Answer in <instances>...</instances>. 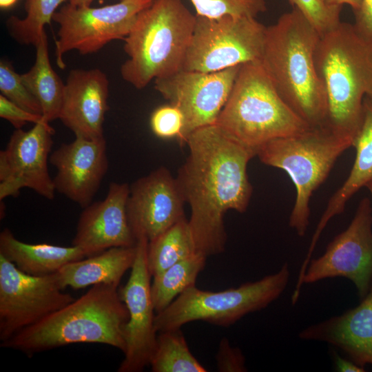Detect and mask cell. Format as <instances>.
<instances>
[{
    "label": "cell",
    "instance_id": "9a60e30c",
    "mask_svg": "<svg viewBox=\"0 0 372 372\" xmlns=\"http://www.w3.org/2000/svg\"><path fill=\"white\" fill-rule=\"evenodd\" d=\"M148 243L144 236L136 239V258L130 276L125 285L119 289L129 319L124 327L125 351L118 372L143 371L149 365L156 345V311L147 260Z\"/></svg>",
    "mask_w": 372,
    "mask_h": 372
},
{
    "label": "cell",
    "instance_id": "603a6c76",
    "mask_svg": "<svg viewBox=\"0 0 372 372\" xmlns=\"http://www.w3.org/2000/svg\"><path fill=\"white\" fill-rule=\"evenodd\" d=\"M0 255L23 272L34 276L54 273L68 263L86 257L83 251L74 245L63 247L22 242L8 228L0 233Z\"/></svg>",
    "mask_w": 372,
    "mask_h": 372
},
{
    "label": "cell",
    "instance_id": "ffe728a7",
    "mask_svg": "<svg viewBox=\"0 0 372 372\" xmlns=\"http://www.w3.org/2000/svg\"><path fill=\"white\" fill-rule=\"evenodd\" d=\"M362 299L355 307L307 327L298 338L325 342L361 367L372 365V284Z\"/></svg>",
    "mask_w": 372,
    "mask_h": 372
},
{
    "label": "cell",
    "instance_id": "484cf974",
    "mask_svg": "<svg viewBox=\"0 0 372 372\" xmlns=\"http://www.w3.org/2000/svg\"><path fill=\"white\" fill-rule=\"evenodd\" d=\"M207 257L195 254L153 276L151 294L156 313L167 308L180 293L195 285Z\"/></svg>",
    "mask_w": 372,
    "mask_h": 372
},
{
    "label": "cell",
    "instance_id": "30bf717a",
    "mask_svg": "<svg viewBox=\"0 0 372 372\" xmlns=\"http://www.w3.org/2000/svg\"><path fill=\"white\" fill-rule=\"evenodd\" d=\"M153 0H121L101 7H76L66 3L53 14L59 25L56 45V64L65 67L64 54L77 50L81 54L98 52L112 41L124 39L138 14Z\"/></svg>",
    "mask_w": 372,
    "mask_h": 372
},
{
    "label": "cell",
    "instance_id": "5b68a950",
    "mask_svg": "<svg viewBox=\"0 0 372 372\" xmlns=\"http://www.w3.org/2000/svg\"><path fill=\"white\" fill-rule=\"evenodd\" d=\"M196 16L181 0H153L123 39V79L137 89L183 70Z\"/></svg>",
    "mask_w": 372,
    "mask_h": 372
},
{
    "label": "cell",
    "instance_id": "ab89813d",
    "mask_svg": "<svg viewBox=\"0 0 372 372\" xmlns=\"http://www.w3.org/2000/svg\"><path fill=\"white\" fill-rule=\"evenodd\" d=\"M365 100L367 101L371 108L372 109V94L365 97Z\"/></svg>",
    "mask_w": 372,
    "mask_h": 372
},
{
    "label": "cell",
    "instance_id": "277c9868",
    "mask_svg": "<svg viewBox=\"0 0 372 372\" xmlns=\"http://www.w3.org/2000/svg\"><path fill=\"white\" fill-rule=\"evenodd\" d=\"M129 319L118 285H93L85 293L1 342L28 355L76 343H99L125 351Z\"/></svg>",
    "mask_w": 372,
    "mask_h": 372
},
{
    "label": "cell",
    "instance_id": "d6986e66",
    "mask_svg": "<svg viewBox=\"0 0 372 372\" xmlns=\"http://www.w3.org/2000/svg\"><path fill=\"white\" fill-rule=\"evenodd\" d=\"M108 95L109 81L102 70L73 69L65 83L59 119L75 136L105 138Z\"/></svg>",
    "mask_w": 372,
    "mask_h": 372
},
{
    "label": "cell",
    "instance_id": "2e32d148",
    "mask_svg": "<svg viewBox=\"0 0 372 372\" xmlns=\"http://www.w3.org/2000/svg\"><path fill=\"white\" fill-rule=\"evenodd\" d=\"M183 194L176 178L160 167L130 186L127 212L132 232L137 239L149 241L185 218Z\"/></svg>",
    "mask_w": 372,
    "mask_h": 372
},
{
    "label": "cell",
    "instance_id": "60d3db41",
    "mask_svg": "<svg viewBox=\"0 0 372 372\" xmlns=\"http://www.w3.org/2000/svg\"><path fill=\"white\" fill-rule=\"evenodd\" d=\"M366 187H367V189L369 190L371 194V196H372V180L371 181H369L366 185Z\"/></svg>",
    "mask_w": 372,
    "mask_h": 372
},
{
    "label": "cell",
    "instance_id": "5bb4252c",
    "mask_svg": "<svg viewBox=\"0 0 372 372\" xmlns=\"http://www.w3.org/2000/svg\"><path fill=\"white\" fill-rule=\"evenodd\" d=\"M54 133L46 121L25 131L15 129L6 148L0 152V200L17 197L23 188L31 189L53 200L55 187L48 169Z\"/></svg>",
    "mask_w": 372,
    "mask_h": 372
},
{
    "label": "cell",
    "instance_id": "7c38bea8",
    "mask_svg": "<svg viewBox=\"0 0 372 372\" xmlns=\"http://www.w3.org/2000/svg\"><path fill=\"white\" fill-rule=\"evenodd\" d=\"M343 277L355 285L363 298L372 284V207L362 198L346 229L327 245L324 252L311 258L302 283L312 284L324 279Z\"/></svg>",
    "mask_w": 372,
    "mask_h": 372
},
{
    "label": "cell",
    "instance_id": "9c48e42d",
    "mask_svg": "<svg viewBox=\"0 0 372 372\" xmlns=\"http://www.w3.org/2000/svg\"><path fill=\"white\" fill-rule=\"evenodd\" d=\"M196 16L183 70L215 72L260 61L267 27L256 18Z\"/></svg>",
    "mask_w": 372,
    "mask_h": 372
},
{
    "label": "cell",
    "instance_id": "7a4b0ae2",
    "mask_svg": "<svg viewBox=\"0 0 372 372\" xmlns=\"http://www.w3.org/2000/svg\"><path fill=\"white\" fill-rule=\"evenodd\" d=\"M316 66L327 102L322 127L353 142L364 121V99L372 94V38L340 22L320 36Z\"/></svg>",
    "mask_w": 372,
    "mask_h": 372
},
{
    "label": "cell",
    "instance_id": "d4e9b609",
    "mask_svg": "<svg viewBox=\"0 0 372 372\" xmlns=\"http://www.w3.org/2000/svg\"><path fill=\"white\" fill-rule=\"evenodd\" d=\"M196 254L186 218L149 241L147 266L152 277Z\"/></svg>",
    "mask_w": 372,
    "mask_h": 372
},
{
    "label": "cell",
    "instance_id": "f1b7e54d",
    "mask_svg": "<svg viewBox=\"0 0 372 372\" xmlns=\"http://www.w3.org/2000/svg\"><path fill=\"white\" fill-rule=\"evenodd\" d=\"M196 15L217 19L224 16L254 17L267 9L265 0H190Z\"/></svg>",
    "mask_w": 372,
    "mask_h": 372
},
{
    "label": "cell",
    "instance_id": "cb8c5ba5",
    "mask_svg": "<svg viewBox=\"0 0 372 372\" xmlns=\"http://www.w3.org/2000/svg\"><path fill=\"white\" fill-rule=\"evenodd\" d=\"M35 48L34 65L21 76L38 100L43 118L50 123L59 118L65 84L51 66L48 37L45 31Z\"/></svg>",
    "mask_w": 372,
    "mask_h": 372
},
{
    "label": "cell",
    "instance_id": "d6a6232c",
    "mask_svg": "<svg viewBox=\"0 0 372 372\" xmlns=\"http://www.w3.org/2000/svg\"><path fill=\"white\" fill-rule=\"evenodd\" d=\"M217 366L219 371L244 372L247 371L245 358L241 350L231 346L226 338L220 342L216 355Z\"/></svg>",
    "mask_w": 372,
    "mask_h": 372
},
{
    "label": "cell",
    "instance_id": "ba28073f",
    "mask_svg": "<svg viewBox=\"0 0 372 372\" xmlns=\"http://www.w3.org/2000/svg\"><path fill=\"white\" fill-rule=\"evenodd\" d=\"M290 278L289 265L262 278L220 291L201 290L192 286L167 308L156 313L157 333L180 328L193 321L230 326L245 316L265 309L286 289Z\"/></svg>",
    "mask_w": 372,
    "mask_h": 372
},
{
    "label": "cell",
    "instance_id": "d590c367",
    "mask_svg": "<svg viewBox=\"0 0 372 372\" xmlns=\"http://www.w3.org/2000/svg\"><path fill=\"white\" fill-rule=\"evenodd\" d=\"M335 369L340 372H364V368L360 366L349 359L340 357L336 353H333Z\"/></svg>",
    "mask_w": 372,
    "mask_h": 372
},
{
    "label": "cell",
    "instance_id": "6da1fadb",
    "mask_svg": "<svg viewBox=\"0 0 372 372\" xmlns=\"http://www.w3.org/2000/svg\"><path fill=\"white\" fill-rule=\"evenodd\" d=\"M189 154L176 177L185 203L196 251L207 258L224 251V216L230 209L245 212L252 186L247 175L256 152L228 136L216 124L192 132Z\"/></svg>",
    "mask_w": 372,
    "mask_h": 372
},
{
    "label": "cell",
    "instance_id": "4fadbf2b",
    "mask_svg": "<svg viewBox=\"0 0 372 372\" xmlns=\"http://www.w3.org/2000/svg\"><path fill=\"white\" fill-rule=\"evenodd\" d=\"M242 65L215 72L180 70L154 80V87L184 116L178 141L185 144L198 129L214 125L224 107Z\"/></svg>",
    "mask_w": 372,
    "mask_h": 372
},
{
    "label": "cell",
    "instance_id": "e0dca14e",
    "mask_svg": "<svg viewBox=\"0 0 372 372\" xmlns=\"http://www.w3.org/2000/svg\"><path fill=\"white\" fill-rule=\"evenodd\" d=\"M49 161L56 171V192L84 208L92 203L108 170L105 138L75 136L54 150Z\"/></svg>",
    "mask_w": 372,
    "mask_h": 372
},
{
    "label": "cell",
    "instance_id": "b9f144b4",
    "mask_svg": "<svg viewBox=\"0 0 372 372\" xmlns=\"http://www.w3.org/2000/svg\"><path fill=\"white\" fill-rule=\"evenodd\" d=\"M119 1H121V0H119Z\"/></svg>",
    "mask_w": 372,
    "mask_h": 372
},
{
    "label": "cell",
    "instance_id": "836d02e7",
    "mask_svg": "<svg viewBox=\"0 0 372 372\" xmlns=\"http://www.w3.org/2000/svg\"><path fill=\"white\" fill-rule=\"evenodd\" d=\"M0 116L9 121L15 129H21L28 123L35 124L45 120L41 114L23 109L2 94H0Z\"/></svg>",
    "mask_w": 372,
    "mask_h": 372
},
{
    "label": "cell",
    "instance_id": "8fae6325",
    "mask_svg": "<svg viewBox=\"0 0 372 372\" xmlns=\"http://www.w3.org/2000/svg\"><path fill=\"white\" fill-rule=\"evenodd\" d=\"M62 290L55 273L31 276L0 255L1 342L75 300Z\"/></svg>",
    "mask_w": 372,
    "mask_h": 372
},
{
    "label": "cell",
    "instance_id": "7402d4cb",
    "mask_svg": "<svg viewBox=\"0 0 372 372\" xmlns=\"http://www.w3.org/2000/svg\"><path fill=\"white\" fill-rule=\"evenodd\" d=\"M136 245L117 247L68 263L55 273L59 287L79 289L99 284L119 285L136 258Z\"/></svg>",
    "mask_w": 372,
    "mask_h": 372
},
{
    "label": "cell",
    "instance_id": "44dd1931",
    "mask_svg": "<svg viewBox=\"0 0 372 372\" xmlns=\"http://www.w3.org/2000/svg\"><path fill=\"white\" fill-rule=\"evenodd\" d=\"M353 146L356 154L351 172L343 185L331 196L316 228L301 269L305 270L320 235L329 221L342 214L349 200L372 180V109L364 100V117L362 128Z\"/></svg>",
    "mask_w": 372,
    "mask_h": 372
},
{
    "label": "cell",
    "instance_id": "52a82bcc",
    "mask_svg": "<svg viewBox=\"0 0 372 372\" xmlns=\"http://www.w3.org/2000/svg\"><path fill=\"white\" fill-rule=\"evenodd\" d=\"M353 142L323 127L310 128L293 136L271 140L256 151L260 161L284 170L293 181L296 196L289 225L303 237L309 225V203L338 158Z\"/></svg>",
    "mask_w": 372,
    "mask_h": 372
},
{
    "label": "cell",
    "instance_id": "f35d334b",
    "mask_svg": "<svg viewBox=\"0 0 372 372\" xmlns=\"http://www.w3.org/2000/svg\"><path fill=\"white\" fill-rule=\"evenodd\" d=\"M17 0H0V8L1 9H8L13 6Z\"/></svg>",
    "mask_w": 372,
    "mask_h": 372
},
{
    "label": "cell",
    "instance_id": "ac0fdd59",
    "mask_svg": "<svg viewBox=\"0 0 372 372\" xmlns=\"http://www.w3.org/2000/svg\"><path fill=\"white\" fill-rule=\"evenodd\" d=\"M130 186L112 182L104 199L83 208L72 245L89 257L117 247H133L136 239L131 229L127 203Z\"/></svg>",
    "mask_w": 372,
    "mask_h": 372
},
{
    "label": "cell",
    "instance_id": "74e56055",
    "mask_svg": "<svg viewBox=\"0 0 372 372\" xmlns=\"http://www.w3.org/2000/svg\"><path fill=\"white\" fill-rule=\"evenodd\" d=\"M94 0H68V3L76 7L91 6Z\"/></svg>",
    "mask_w": 372,
    "mask_h": 372
},
{
    "label": "cell",
    "instance_id": "8992f818",
    "mask_svg": "<svg viewBox=\"0 0 372 372\" xmlns=\"http://www.w3.org/2000/svg\"><path fill=\"white\" fill-rule=\"evenodd\" d=\"M215 124L256 153L271 140L311 128L280 97L260 61L241 65Z\"/></svg>",
    "mask_w": 372,
    "mask_h": 372
},
{
    "label": "cell",
    "instance_id": "4316f807",
    "mask_svg": "<svg viewBox=\"0 0 372 372\" xmlns=\"http://www.w3.org/2000/svg\"><path fill=\"white\" fill-rule=\"evenodd\" d=\"M149 365L153 372H205L190 351L180 328L158 332Z\"/></svg>",
    "mask_w": 372,
    "mask_h": 372
},
{
    "label": "cell",
    "instance_id": "1f68e13d",
    "mask_svg": "<svg viewBox=\"0 0 372 372\" xmlns=\"http://www.w3.org/2000/svg\"><path fill=\"white\" fill-rule=\"evenodd\" d=\"M153 133L161 138H180L184 127V116L176 105L170 104L157 107L150 117Z\"/></svg>",
    "mask_w": 372,
    "mask_h": 372
},
{
    "label": "cell",
    "instance_id": "f546056e",
    "mask_svg": "<svg viewBox=\"0 0 372 372\" xmlns=\"http://www.w3.org/2000/svg\"><path fill=\"white\" fill-rule=\"evenodd\" d=\"M1 94L23 109L42 115L41 107L10 62L0 61Z\"/></svg>",
    "mask_w": 372,
    "mask_h": 372
},
{
    "label": "cell",
    "instance_id": "8d00e7d4",
    "mask_svg": "<svg viewBox=\"0 0 372 372\" xmlns=\"http://www.w3.org/2000/svg\"><path fill=\"white\" fill-rule=\"evenodd\" d=\"M325 4L330 6L342 7L344 4L350 6L353 12L360 9L362 0H322Z\"/></svg>",
    "mask_w": 372,
    "mask_h": 372
},
{
    "label": "cell",
    "instance_id": "4dcf8cb0",
    "mask_svg": "<svg viewBox=\"0 0 372 372\" xmlns=\"http://www.w3.org/2000/svg\"><path fill=\"white\" fill-rule=\"evenodd\" d=\"M299 10L322 36L336 27L341 21L342 7L330 6L322 0H288Z\"/></svg>",
    "mask_w": 372,
    "mask_h": 372
},
{
    "label": "cell",
    "instance_id": "e575fe53",
    "mask_svg": "<svg viewBox=\"0 0 372 372\" xmlns=\"http://www.w3.org/2000/svg\"><path fill=\"white\" fill-rule=\"evenodd\" d=\"M358 28L372 38V0H362L361 7L354 12Z\"/></svg>",
    "mask_w": 372,
    "mask_h": 372
},
{
    "label": "cell",
    "instance_id": "83f0119b",
    "mask_svg": "<svg viewBox=\"0 0 372 372\" xmlns=\"http://www.w3.org/2000/svg\"><path fill=\"white\" fill-rule=\"evenodd\" d=\"M68 0H25L24 18L10 17L6 27L10 36L19 43L36 45L45 31V25L50 24L59 7Z\"/></svg>",
    "mask_w": 372,
    "mask_h": 372
},
{
    "label": "cell",
    "instance_id": "3957f363",
    "mask_svg": "<svg viewBox=\"0 0 372 372\" xmlns=\"http://www.w3.org/2000/svg\"><path fill=\"white\" fill-rule=\"evenodd\" d=\"M320 36L293 8L267 27L260 61L280 97L311 128L323 126L327 110L315 61Z\"/></svg>",
    "mask_w": 372,
    "mask_h": 372
}]
</instances>
